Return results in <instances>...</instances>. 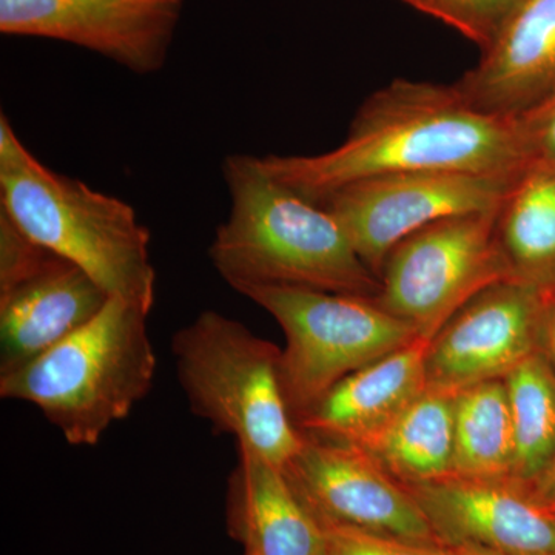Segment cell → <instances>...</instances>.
Returning a JSON list of instances; mask_svg holds the SVG:
<instances>
[{
  "mask_svg": "<svg viewBox=\"0 0 555 555\" xmlns=\"http://www.w3.org/2000/svg\"><path fill=\"white\" fill-rule=\"evenodd\" d=\"M257 158L269 177L313 203L345 185L385 175L520 177L531 167L517 118L473 107L454 83L406 79L369 96L337 147L318 155Z\"/></svg>",
  "mask_w": 555,
  "mask_h": 555,
  "instance_id": "cell-1",
  "label": "cell"
},
{
  "mask_svg": "<svg viewBox=\"0 0 555 555\" xmlns=\"http://www.w3.org/2000/svg\"><path fill=\"white\" fill-rule=\"evenodd\" d=\"M222 177L229 214L208 257L230 287L291 286L377 297L379 278L327 208L269 177L257 156H228Z\"/></svg>",
  "mask_w": 555,
  "mask_h": 555,
  "instance_id": "cell-2",
  "label": "cell"
},
{
  "mask_svg": "<svg viewBox=\"0 0 555 555\" xmlns=\"http://www.w3.org/2000/svg\"><path fill=\"white\" fill-rule=\"evenodd\" d=\"M0 210L30 238L69 259L112 298L145 313L156 301L150 230L118 196L51 170L0 115Z\"/></svg>",
  "mask_w": 555,
  "mask_h": 555,
  "instance_id": "cell-3",
  "label": "cell"
},
{
  "mask_svg": "<svg viewBox=\"0 0 555 555\" xmlns=\"http://www.w3.org/2000/svg\"><path fill=\"white\" fill-rule=\"evenodd\" d=\"M144 310L109 298L86 326L10 374L0 397L30 403L72 447H96L147 397L156 374Z\"/></svg>",
  "mask_w": 555,
  "mask_h": 555,
  "instance_id": "cell-4",
  "label": "cell"
},
{
  "mask_svg": "<svg viewBox=\"0 0 555 555\" xmlns=\"http://www.w3.org/2000/svg\"><path fill=\"white\" fill-rule=\"evenodd\" d=\"M190 411L215 434L284 469L302 444L280 378L281 350L238 320L204 310L171 341Z\"/></svg>",
  "mask_w": 555,
  "mask_h": 555,
  "instance_id": "cell-5",
  "label": "cell"
},
{
  "mask_svg": "<svg viewBox=\"0 0 555 555\" xmlns=\"http://www.w3.org/2000/svg\"><path fill=\"white\" fill-rule=\"evenodd\" d=\"M240 294L283 328L280 378L294 422L347 375L420 338L375 298L291 286H248Z\"/></svg>",
  "mask_w": 555,
  "mask_h": 555,
  "instance_id": "cell-6",
  "label": "cell"
},
{
  "mask_svg": "<svg viewBox=\"0 0 555 555\" xmlns=\"http://www.w3.org/2000/svg\"><path fill=\"white\" fill-rule=\"evenodd\" d=\"M499 211L441 219L401 241L383 264L375 301L433 341L470 299L511 280Z\"/></svg>",
  "mask_w": 555,
  "mask_h": 555,
  "instance_id": "cell-7",
  "label": "cell"
},
{
  "mask_svg": "<svg viewBox=\"0 0 555 555\" xmlns=\"http://www.w3.org/2000/svg\"><path fill=\"white\" fill-rule=\"evenodd\" d=\"M520 177L462 171L385 175L345 185L317 204L338 219L364 264L379 278L387 255L401 241L441 219L494 210Z\"/></svg>",
  "mask_w": 555,
  "mask_h": 555,
  "instance_id": "cell-8",
  "label": "cell"
},
{
  "mask_svg": "<svg viewBox=\"0 0 555 555\" xmlns=\"http://www.w3.org/2000/svg\"><path fill=\"white\" fill-rule=\"evenodd\" d=\"M301 434V448L283 470L318 524L441 546L408 489L374 456L349 441Z\"/></svg>",
  "mask_w": 555,
  "mask_h": 555,
  "instance_id": "cell-9",
  "label": "cell"
},
{
  "mask_svg": "<svg viewBox=\"0 0 555 555\" xmlns=\"http://www.w3.org/2000/svg\"><path fill=\"white\" fill-rule=\"evenodd\" d=\"M184 0H0V31L62 40L152 75L166 65Z\"/></svg>",
  "mask_w": 555,
  "mask_h": 555,
  "instance_id": "cell-10",
  "label": "cell"
},
{
  "mask_svg": "<svg viewBox=\"0 0 555 555\" xmlns=\"http://www.w3.org/2000/svg\"><path fill=\"white\" fill-rule=\"evenodd\" d=\"M550 302L545 292L514 280L486 288L430 341L427 385L459 392L505 379L521 361L542 350Z\"/></svg>",
  "mask_w": 555,
  "mask_h": 555,
  "instance_id": "cell-11",
  "label": "cell"
},
{
  "mask_svg": "<svg viewBox=\"0 0 555 555\" xmlns=\"http://www.w3.org/2000/svg\"><path fill=\"white\" fill-rule=\"evenodd\" d=\"M112 298L69 259L35 244L0 272V375L89 324Z\"/></svg>",
  "mask_w": 555,
  "mask_h": 555,
  "instance_id": "cell-12",
  "label": "cell"
},
{
  "mask_svg": "<svg viewBox=\"0 0 555 555\" xmlns=\"http://www.w3.org/2000/svg\"><path fill=\"white\" fill-rule=\"evenodd\" d=\"M404 488L441 546L495 555H555V516L517 478L452 474Z\"/></svg>",
  "mask_w": 555,
  "mask_h": 555,
  "instance_id": "cell-13",
  "label": "cell"
},
{
  "mask_svg": "<svg viewBox=\"0 0 555 555\" xmlns=\"http://www.w3.org/2000/svg\"><path fill=\"white\" fill-rule=\"evenodd\" d=\"M473 107L517 118L555 91V0H521L481 51L476 67L454 82Z\"/></svg>",
  "mask_w": 555,
  "mask_h": 555,
  "instance_id": "cell-14",
  "label": "cell"
},
{
  "mask_svg": "<svg viewBox=\"0 0 555 555\" xmlns=\"http://www.w3.org/2000/svg\"><path fill=\"white\" fill-rule=\"evenodd\" d=\"M430 339L416 338L328 389L299 416L301 433L360 444L389 425L427 387Z\"/></svg>",
  "mask_w": 555,
  "mask_h": 555,
  "instance_id": "cell-15",
  "label": "cell"
},
{
  "mask_svg": "<svg viewBox=\"0 0 555 555\" xmlns=\"http://www.w3.org/2000/svg\"><path fill=\"white\" fill-rule=\"evenodd\" d=\"M228 532L246 555H324L326 532L295 494L286 474L238 448L225 502Z\"/></svg>",
  "mask_w": 555,
  "mask_h": 555,
  "instance_id": "cell-16",
  "label": "cell"
},
{
  "mask_svg": "<svg viewBox=\"0 0 555 555\" xmlns=\"http://www.w3.org/2000/svg\"><path fill=\"white\" fill-rule=\"evenodd\" d=\"M455 396L451 390L427 385L425 392L397 418L358 447L404 486L452 476Z\"/></svg>",
  "mask_w": 555,
  "mask_h": 555,
  "instance_id": "cell-17",
  "label": "cell"
},
{
  "mask_svg": "<svg viewBox=\"0 0 555 555\" xmlns=\"http://www.w3.org/2000/svg\"><path fill=\"white\" fill-rule=\"evenodd\" d=\"M496 235L511 280L555 297V170L531 166L499 211Z\"/></svg>",
  "mask_w": 555,
  "mask_h": 555,
  "instance_id": "cell-18",
  "label": "cell"
},
{
  "mask_svg": "<svg viewBox=\"0 0 555 555\" xmlns=\"http://www.w3.org/2000/svg\"><path fill=\"white\" fill-rule=\"evenodd\" d=\"M454 433L455 476L513 477L516 438L505 379L456 392Z\"/></svg>",
  "mask_w": 555,
  "mask_h": 555,
  "instance_id": "cell-19",
  "label": "cell"
},
{
  "mask_svg": "<svg viewBox=\"0 0 555 555\" xmlns=\"http://www.w3.org/2000/svg\"><path fill=\"white\" fill-rule=\"evenodd\" d=\"M516 462L513 477L529 483L555 455V372L542 350L505 377Z\"/></svg>",
  "mask_w": 555,
  "mask_h": 555,
  "instance_id": "cell-20",
  "label": "cell"
},
{
  "mask_svg": "<svg viewBox=\"0 0 555 555\" xmlns=\"http://www.w3.org/2000/svg\"><path fill=\"white\" fill-rule=\"evenodd\" d=\"M403 2L454 28L483 51L491 46L496 33L521 0H403Z\"/></svg>",
  "mask_w": 555,
  "mask_h": 555,
  "instance_id": "cell-21",
  "label": "cell"
},
{
  "mask_svg": "<svg viewBox=\"0 0 555 555\" xmlns=\"http://www.w3.org/2000/svg\"><path fill=\"white\" fill-rule=\"evenodd\" d=\"M324 555H455L451 547L408 542L346 526H327Z\"/></svg>",
  "mask_w": 555,
  "mask_h": 555,
  "instance_id": "cell-22",
  "label": "cell"
},
{
  "mask_svg": "<svg viewBox=\"0 0 555 555\" xmlns=\"http://www.w3.org/2000/svg\"><path fill=\"white\" fill-rule=\"evenodd\" d=\"M517 119L531 166L555 170V91Z\"/></svg>",
  "mask_w": 555,
  "mask_h": 555,
  "instance_id": "cell-23",
  "label": "cell"
},
{
  "mask_svg": "<svg viewBox=\"0 0 555 555\" xmlns=\"http://www.w3.org/2000/svg\"><path fill=\"white\" fill-rule=\"evenodd\" d=\"M525 485L537 502L555 516V455L539 476Z\"/></svg>",
  "mask_w": 555,
  "mask_h": 555,
  "instance_id": "cell-24",
  "label": "cell"
},
{
  "mask_svg": "<svg viewBox=\"0 0 555 555\" xmlns=\"http://www.w3.org/2000/svg\"><path fill=\"white\" fill-rule=\"evenodd\" d=\"M542 352L555 372V297L551 298L547 308L545 327H543Z\"/></svg>",
  "mask_w": 555,
  "mask_h": 555,
  "instance_id": "cell-25",
  "label": "cell"
},
{
  "mask_svg": "<svg viewBox=\"0 0 555 555\" xmlns=\"http://www.w3.org/2000/svg\"><path fill=\"white\" fill-rule=\"evenodd\" d=\"M455 555H495L492 553H486V551L480 550H454Z\"/></svg>",
  "mask_w": 555,
  "mask_h": 555,
  "instance_id": "cell-26",
  "label": "cell"
},
{
  "mask_svg": "<svg viewBox=\"0 0 555 555\" xmlns=\"http://www.w3.org/2000/svg\"><path fill=\"white\" fill-rule=\"evenodd\" d=\"M554 298V297H553Z\"/></svg>",
  "mask_w": 555,
  "mask_h": 555,
  "instance_id": "cell-27",
  "label": "cell"
}]
</instances>
